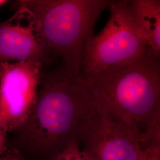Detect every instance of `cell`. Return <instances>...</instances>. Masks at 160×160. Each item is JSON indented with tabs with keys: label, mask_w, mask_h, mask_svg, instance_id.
Segmentation results:
<instances>
[{
	"label": "cell",
	"mask_w": 160,
	"mask_h": 160,
	"mask_svg": "<svg viewBox=\"0 0 160 160\" xmlns=\"http://www.w3.org/2000/svg\"><path fill=\"white\" fill-rule=\"evenodd\" d=\"M94 109L80 75L63 68L42 75L32 110L23 125L9 133L7 144L26 160H52L71 142L80 143Z\"/></svg>",
	"instance_id": "6da1fadb"
},
{
	"label": "cell",
	"mask_w": 160,
	"mask_h": 160,
	"mask_svg": "<svg viewBox=\"0 0 160 160\" xmlns=\"http://www.w3.org/2000/svg\"><path fill=\"white\" fill-rule=\"evenodd\" d=\"M84 81L95 108L141 135L160 124V55L149 49L135 61Z\"/></svg>",
	"instance_id": "7a4b0ae2"
},
{
	"label": "cell",
	"mask_w": 160,
	"mask_h": 160,
	"mask_svg": "<svg viewBox=\"0 0 160 160\" xmlns=\"http://www.w3.org/2000/svg\"><path fill=\"white\" fill-rule=\"evenodd\" d=\"M110 0H23L16 14L25 20L51 58H61L63 68L80 76L87 41Z\"/></svg>",
	"instance_id": "3957f363"
},
{
	"label": "cell",
	"mask_w": 160,
	"mask_h": 160,
	"mask_svg": "<svg viewBox=\"0 0 160 160\" xmlns=\"http://www.w3.org/2000/svg\"><path fill=\"white\" fill-rule=\"evenodd\" d=\"M106 26L87 42L80 76L88 80L135 61L149 49L133 23L127 1H112Z\"/></svg>",
	"instance_id": "277c9868"
},
{
	"label": "cell",
	"mask_w": 160,
	"mask_h": 160,
	"mask_svg": "<svg viewBox=\"0 0 160 160\" xmlns=\"http://www.w3.org/2000/svg\"><path fill=\"white\" fill-rule=\"evenodd\" d=\"M42 67L32 62L0 63V117L7 135L22 126L32 110Z\"/></svg>",
	"instance_id": "5b68a950"
},
{
	"label": "cell",
	"mask_w": 160,
	"mask_h": 160,
	"mask_svg": "<svg viewBox=\"0 0 160 160\" xmlns=\"http://www.w3.org/2000/svg\"><path fill=\"white\" fill-rule=\"evenodd\" d=\"M141 134L121 120L95 108L86 122L80 142L95 160H138Z\"/></svg>",
	"instance_id": "8992f818"
},
{
	"label": "cell",
	"mask_w": 160,
	"mask_h": 160,
	"mask_svg": "<svg viewBox=\"0 0 160 160\" xmlns=\"http://www.w3.org/2000/svg\"><path fill=\"white\" fill-rule=\"evenodd\" d=\"M51 59L27 22L23 24L14 14L0 23V63L32 62L43 65Z\"/></svg>",
	"instance_id": "52a82bcc"
},
{
	"label": "cell",
	"mask_w": 160,
	"mask_h": 160,
	"mask_svg": "<svg viewBox=\"0 0 160 160\" xmlns=\"http://www.w3.org/2000/svg\"><path fill=\"white\" fill-rule=\"evenodd\" d=\"M127 5L131 17L149 49L160 55V1H127Z\"/></svg>",
	"instance_id": "ba28073f"
},
{
	"label": "cell",
	"mask_w": 160,
	"mask_h": 160,
	"mask_svg": "<svg viewBox=\"0 0 160 160\" xmlns=\"http://www.w3.org/2000/svg\"><path fill=\"white\" fill-rule=\"evenodd\" d=\"M52 160H95L87 149L80 148V142L75 141L68 144Z\"/></svg>",
	"instance_id": "9c48e42d"
},
{
	"label": "cell",
	"mask_w": 160,
	"mask_h": 160,
	"mask_svg": "<svg viewBox=\"0 0 160 160\" xmlns=\"http://www.w3.org/2000/svg\"><path fill=\"white\" fill-rule=\"evenodd\" d=\"M138 160H160V148L144 149Z\"/></svg>",
	"instance_id": "30bf717a"
},
{
	"label": "cell",
	"mask_w": 160,
	"mask_h": 160,
	"mask_svg": "<svg viewBox=\"0 0 160 160\" xmlns=\"http://www.w3.org/2000/svg\"><path fill=\"white\" fill-rule=\"evenodd\" d=\"M0 160H26L14 149L8 147L7 144L4 152L0 156Z\"/></svg>",
	"instance_id": "8fae6325"
},
{
	"label": "cell",
	"mask_w": 160,
	"mask_h": 160,
	"mask_svg": "<svg viewBox=\"0 0 160 160\" xmlns=\"http://www.w3.org/2000/svg\"><path fill=\"white\" fill-rule=\"evenodd\" d=\"M7 133L0 117V156L4 152L7 148Z\"/></svg>",
	"instance_id": "7c38bea8"
},
{
	"label": "cell",
	"mask_w": 160,
	"mask_h": 160,
	"mask_svg": "<svg viewBox=\"0 0 160 160\" xmlns=\"http://www.w3.org/2000/svg\"><path fill=\"white\" fill-rule=\"evenodd\" d=\"M7 2H8V1H6V0H0V7H1L2 6L5 5Z\"/></svg>",
	"instance_id": "4fadbf2b"
}]
</instances>
